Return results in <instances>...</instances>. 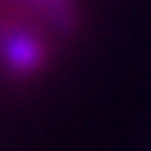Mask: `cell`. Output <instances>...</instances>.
<instances>
[{
	"mask_svg": "<svg viewBox=\"0 0 151 151\" xmlns=\"http://www.w3.org/2000/svg\"><path fill=\"white\" fill-rule=\"evenodd\" d=\"M0 5L46 27L59 42L73 39L83 22L81 0H0Z\"/></svg>",
	"mask_w": 151,
	"mask_h": 151,
	"instance_id": "cell-1",
	"label": "cell"
}]
</instances>
